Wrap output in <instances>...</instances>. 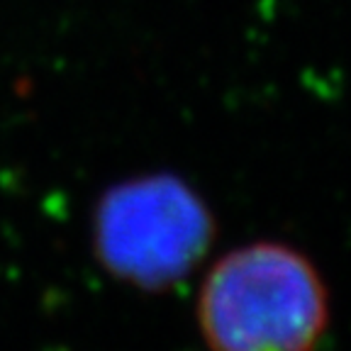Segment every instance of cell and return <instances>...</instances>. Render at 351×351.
Here are the masks:
<instances>
[{
    "mask_svg": "<svg viewBox=\"0 0 351 351\" xmlns=\"http://www.w3.org/2000/svg\"><path fill=\"white\" fill-rule=\"evenodd\" d=\"M327 288L300 252L256 241L213 266L197 322L213 351H313L327 329Z\"/></svg>",
    "mask_w": 351,
    "mask_h": 351,
    "instance_id": "6da1fadb",
    "label": "cell"
},
{
    "mask_svg": "<svg viewBox=\"0 0 351 351\" xmlns=\"http://www.w3.org/2000/svg\"><path fill=\"white\" fill-rule=\"evenodd\" d=\"M215 222L203 197L176 176H142L105 193L95 213L100 261L120 278L156 291L203 261Z\"/></svg>",
    "mask_w": 351,
    "mask_h": 351,
    "instance_id": "7a4b0ae2",
    "label": "cell"
}]
</instances>
